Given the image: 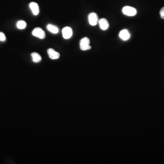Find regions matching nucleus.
Wrapping results in <instances>:
<instances>
[{
	"label": "nucleus",
	"mask_w": 164,
	"mask_h": 164,
	"mask_svg": "<svg viewBox=\"0 0 164 164\" xmlns=\"http://www.w3.org/2000/svg\"><path fill=\"white\" fill-rule=\"evenodd\" d=\"M89 21L92 26H95L99 22L98 17L95 13H91L89 16Z\"/></svg>",
	"instance_id": "39448f33"
},
{
	"label": "nucleus",
	"mask_w": 164,
	"mask_h": 164,
	"mask_svg": "<svg viewBox=\"0 0 164 164\" xmlns=\"http://www.w3.org/2000/svg\"><path fill=\"white\" fill-rule=\"evenodd\" d=\"M48 53L49 58L52 59H58L59 58V53L55 51L52 48H49L48 50Z\"/></svg>",
	"instance_id": "0eeeda50"
},
{
	"label": "nucleus",
	"mask_w": 164,
	"mask_h": 164,
	"mask_svg": "<svg viewBox=\"0 0 164 164\" xmlns=\"http://www.w3.org/2000/svg\"><path fill=\"white\" fill-rule=\"evenodd\" d=\"M32 35L40 39H44L46 36L45 32L41 28H36L32 32Z\"/></svg>",
	"instance_id": "7ed1b4c3"
},
{
	"label": "nucleus",
	"mask_w": 164,
	"mask_h": 164,
	"mask_svg": "<svg viewBox=\"0 0 164 164\" xmlns=\"http://www.w3.org/2000/svg\"><path fill=\"white\" fill-rule=\"evenodd\" d=\"M99 26L102 30H106L109 27V23L108 21L105 18H102L99 21Z\"/></svg>",
	"instance_id": "6e6552de"
},
{
	"label": "nucleus",
	"mask_w": 164,
	"mask_h": 164,
	"mask_svg": "<svg viewBox=\"0 0 164 164\" xmlns=\"http://www.w3.org/2000/svg\"><path fill=\"white\" fill-rule=\"evenodd\" d=\"M123 13L128 16H134L137 13V11L134 8L129 6H125L122 9Z\"/></svg>",
	"instance_id": "f03ea898"
},
{
	"label": "nucleus",
	"mask_w": 164,
	"mask_h": 164,
	"mask_svg": "<svg viewBox=\"0 0 164 164\" xmlns=\"http://www.w3.org/2000/svg\"><path fill=\"white\" fill-rule=\"evenodd\" d=\"M31 56L32 57V61L35 63H39L42 60V57L37 52H32L31 54Z\"/></svg>",
	"instance_id": "9b49d317"
},
{
	"label": "nucleus",
	"mask_w": 164,
	"mask_h": 164,
	"mask_svg": "<svg viewBox=\"0 0 164 164\" xmlns=\"http://www.w3.org/2000/svg\"><path fill=\"white\" fill-rule=\"evenodd\" d=\"M90 40L88 37H84L80 40V48L83 51L90 50L91 47L90 45Z\"/></svg>",
	"instance_id": "f257e3e1"
},
{
	"label": "nucleus",
	"mask_w": 164,
	"mask_h": 164,
	"mask_svg": "<svg viewBox=\"0 0 164 164\" xmlns=\"http://www.w3.org/2000/svg\"><path fill=\"white\" fill-rule=\"evenodd\" d=\"M63 37L65 39H68L71 37L72 35V30L70 27H66L62 30Z\"/></svg>",
	"instance_id": "20e7f679"
},
{
	"label": "nucleus",
	"mask_w": 164,
	"mask_h": 164,
	"mask_svg": "<svg viewBox=\"0 0 164 164\" xmlns=\"http://www.w3.org/2000/svg\"><path fill=\"white\" fill-rule=\"evenodd\" d=\"M27 23L24 21H19L17 24V27L19 29H24L26 28Z\"/></svg>",
	"instance_id": "f8f14e48"
},
{
	"label": "nucleus",
	"mask_w": 164,
	"mask_h": 164,
	"mask_svg": "<svg viewBox=\"0 0 164 164\" xmlns=\"http://www.w3.org/2000/svg\"><path fill=\"white\" fill-rule=\"evenodd\" d=\"M6 40V37L3 32H0V41L4 42Z\"/></svg>",
	"instance_id": "ddd939ff"
},
{
	"label": "nucleus",
	"mask_w": 164,
	"mask_h": 164,
	"mask_svg": "<svg viewBox=\"0 0 164 164\" xmlns=\"http://www.w3.org/2000/svg\"><path fill=\"white\" fill-rule=\"evenodd\" d=\"M161 18L164 19V7L161 9L160 12Z\"/></svg>",
	"instance_id": "4468645a"
},
{
	"label": "nucleus",
	"mask_w": 164,
	"mask_h": 164,
	"mask_svg": "<svg viewBox=\"0 0 164 164\" xmlns=\"http://www.w3.org/2000/svg\"><path fill=\"white\" fill-rule=\"evenodd\" d=\"M119 36L120 38L124 41L128 40L130 38V36L129 31L126 29L121 31V32H119Z\"/></svg>",
	"instance_id": "1a4fd4ad"
},
{
	"label": "nucleus",
	"mask_w": 164,
	"mask_h": 164,
	"mask_svg": "<svg viewBox=\"0 0 164 164\" xmlns=\"http://www.w3.org/2000/svg\"><path fill=\"white\" fill-rule=\"evenodd\" d=\"M29 7L33 15L35 16L39 15V5L37 3L34 2H31L29 4Z\"/></svg>",
	"instance_id": "423d86ee"
},
{
	"label": "nucleus",
	"mask_w": 164,
	"mask_h": 164,
	"mask_svg": "<svg viewBox=\"0 0 164 164\" xmlns=\"http://www.w3.org/2000/svg\"><path fill=\"white\" fill-rule=\"evenodd\" d=\"M47 29L50 32H52L53 34H57L59 32V28L56 26H54V25L51 24L48 25Z\"/></svg>",
	"instance_id": "9d476101"
}]
</instances>
